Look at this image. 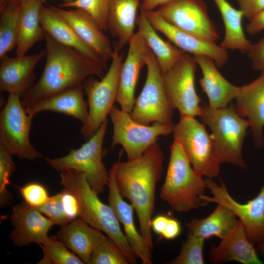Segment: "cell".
<instances>
[{
	"instance_id": "1",
	"label": "cell",
	"mask_w": 264,
	"mask_h": 264,
	"mask_svg": "<svg viewBox=\"0 0 264 264\" xmlns=\"http://www.w3.org/2000/svg\"><path fill=\"white\" fill-rule=\"evenodd\" d=\"M163 153L156 142L139 158L113 164L118 191L136 212L139 232L153 248L152 217L155 207L156 185L161 177Z\"/></svg>"
},
{
	"instance_id": "2",
	"label": "cell",
	"mask_w": 264,
	"mask_h": 264,
	"mask_svg": "<svg viewBox=\"0 0 264 264\" xmlns=\"http://www.w3.org/2000/svg\"><path fill=\"white\" fill-rule=\"evenodd\" d=\"M46 62L39 80L21 97L22 106L75 85L91 76L100 78L104 67L75 49L56 42L45 32Z\"/></svg>"
},
{
	"instance_id": "3",
	"label": "cell",
	"mask_w": 264,
	"mask_h": 264,
	"mask_svg": "<svg viewBox=\"0 0 264 264\" xmlns=\"http://www.w3.org/2000/svg\"><path fill=\"white\" fill-rule=\"evenodd\" d=\"M60 172V183L77 199L79 217L111 238L124 253L130 264L136 263L137 257L122 232L114 212L109 204L100 200L85 176L72 169H65Z\"/></svg>"
},
{
	"instance_id": "4",
	"label": "cell",
	"mask_w": 264,
	"mask_h": 264,
	"mask_svg": "<svg viewBox=\"0 0 264 264\" xmlns=\"http://www.w3.org/2000/svg\"><path fill=\"white\" fill-rule=\"evenodd\" d=\"M170 152L160 198L177 212L196 209L203 205L200 197L206 188L205 180L191 167L182 146L176 139H174Z\"/></svg>"
},
{
	"instance_id": "5",
	"label": "cell",
	"mask_w": 264,
	"mask_h": 264,
	"mask_svg": "<svg viewBox=\"0 0 264 264\" xmlns=\"http://www.w3.org/2000/svg\"><path fill=\"white\" fill-rule=\"evenodd\" d=\"M202 122L210 129L216 156L221 163L227 162L245 169L242 148L248 120L240 116L232 105L221 108L202 106Z\"/></svg>"
},
{
	"instance_id": "6",
	"label": "cell",
	"mask_w": 264,
	"mask_h": 264,
	"mask_svg": "<svg viewBox=\"0 0 264 264\" xmlns=\"http://www.w3.org/2000/svg\"><path fill=\"white\" fill-rule=\"evenodd\" d=\"M123 59V54L114 46L111 64L101 80H98L91 76L82 83L88 108V119L81 129L86 141L96 133L114 106Z\"/></svg>"
},
{
	"instance_id": "7",
	"label": "cell",
	"mask_w": 264,
	"mask_h": 264,
	"mask_svg": "<svg viewBox=\"0 0 264 264\" xmlns=\"http://www.w3.org/2000/svg\"><path fill=\"white\" fill-rule=\"evenodd\" d=\"M108 124L107 118L96 133L79 148L70 149L67 155L61 157H45V160L58 172L72 169L83 173L97 194L103 193L109 179V172L102 161V146Z\"/></svg>"
},
{
	"instance_id": "8",
	"label": "cell",
	"mask_w": 264,
	"mask_h": 264,
	"mask_svg": "<svg viewBox=\"0 0 264 264\" xmlns=\"http://www.w3.org/2000/svg\"><path fill=\"white\" fill-rule=\"evenodd\" d=\"M146 66L145 83L130 113L131 116L137 123L145 125H149L151 123L173 124L174 109L167 97L162 73L150 49L147 56Z\"/></svg>"
},
{
	"instance_id": "9",
	"label": "cell",
	"mask_w": 264,
	"mask_h": 264,
	"mask_svg": "<svg viewBox=\"0 0 264 264\" xmlns=\"http://www.w3.org/2000/svg\"><path fill=\"white\" fill-rule=\"evenodd\" d=\"M173 133L174 139L180 143L193 168L200 176L212 179L219 175L220 163L211 135L204 124L195 117L181 116L174 125Z\"/></svg>"
},
{
	"instance_id": "10",
	"label": "cell",
	"mask_w": 264,
	"mask_h": 264,
	"mask_svg": "<svg viewBox=\"0 0 264 264\" xmlns=\"http://www.w3.org/2000/svg\"><path fill=\"white\" fill-rule=\"evenodd\" d=\"M109 115L113 125L112 148L116 145H121L126 153L128 160L142 156L157 142L159 136L173 132L174 124H141L134 121L130 113L115 106Z\"/></svg>"
},
{
	"instance_id": "11",
	"label": "cell",
	"mask_w": 264,
	"mask_h": 264,
	"mask_svg": "<svg viewBox=\"0 0 264 264\" xmlns=\"http://www.w3.org/2000/svg\"><path fill=\"white\" fill-rule=\"evenodd\" d=\"M33 117L26 113L20 95L9 93L0 113V143L20 159L33 160L43 156L29 140Z\"/></svg>"
},
{
	"instance_id": "12",
	"label": "cell",
	"mask_w": 264,
	"mask_h": 264,
	"mask_svg": "<svg viewBox=\"0 0 264 264\" xmlns=\"http://www.w3.org/2000/svg\"><path fill=\"white\" fill-rule=\"evenodd\" d=\"M197 65L193 57L186 53L169 71L162 74L165 90L174 109L181 116H200L202 106L195 84Z\"/></svg>"
},
{
	"instance_id": "13",
	"label": "cell",
	"mask_w": 264,
	"mask_h": 264,
	"mask_svg": "<svg viewBox=\"0 0 264 264\" xmlns=\"http://www.w3.org/2000/svg\"><path fill=\"white\" fill-rule=\"evenodd\" d=\"M154 10L181 30L211 42L216 43L219 38L203 0H172Z\"/></svg>"
},
{
	"instance_id": "14",
	"label": "cell",
	"mask_w": 264,
	"mask_h": 264,
	"mask_svg": "<svg viewBox=\"0 0 264 264\" xmlns=\"http://www.w3.org/2000/svg\"><path fill=\"white\" fill-rule=\"evenodd\" d=\"M206 188L212 195H203L200 200L223 205L230 209L242 222L247 238L253 244L264 240V185L257 196L245 203L236 201L229 194L225 184L221 180L218 185L211 178L205 179Z\"/></svg>"
},
{
	"instance_id": "15",
	"label": "cell",
	"mask_w": 264,
	"mask_h": 264,
	"mask_svg": "<svg viewBox=\"0 0 264 264\" xmlns=\"http://www.w3.org/2000/svg\"><path fill=\"white\" fill-rule=\"evenodd\" d=\"M144 12L154 29L164 34L176 46L185 52L193 55L208 56L214 61L217 67H221L227 62L228 52L220 45L173 26L166 22L154 10Z\"/></svg>"
},
{
	"instance_id": "16",
	"label": "cell",
	"mask_w": 264,
	"mask_h": 264,
	"mask_svg": "<svg viewBox=\"0 0 264 264\" xmlns=\"http://www.w3.org/2000/svg\"><path fill=\"white\" fill-rule=\"evenodd\" d=\"M128 44V54L120 70L116 102L121 109L130 113L136 100L134 92L140 72L146 65L150 49L138 31L133 35Z\"/></svg>"
},
{
	"instance_id": "17",
	"label": "cell",
	"mask_w": 264,
	"mask_h": 264,
	"mask_svg": "<svg viewBox=\"0 0 264 264\" xmlns=\"http://www.w3.org/2000/svg\"><path fill=\"white\" fill-rule=\"evenodd\" d=\"M14 229L10 234L14 246L22 247L31 243L39 245L48 237L53 222L35 208L26 204L13 206L10 216Z\"/></svg>"
},
{
	"instance_id": "18",
	"label": "cell",
	"mask_w": 264,
	"mask_h": 264,
	"mask_svg": "<svg viewBox=\"0 0 264 264\" xmlns=\"http://www.w3.org/2000/svg\"><path fill=\"white\" fill-rule=\"evenodd\" d=\"M46 53L44 49L22 57L6 55L0 58V91L17 94L21 97L35 84V67Z\"/></svg>"
},
{
	"instance_id": "19",
	"label": "cell",
	"mask_w": 264,
	"mask_h": 264,
	"mask_svg": "<svg viewBox=\"0 0 264 264\" xmlns=\"http://www.w3.org/2000/svg\"><path fill=\"white\" fill-rule=\"evenodd\" d=\"M109 193V205L114 212L119 222L124 227L125 236L133 253L144 264H152V249L135 227L134 208L123 199L117 189L113 164L109 171V179L107 185Z\"/></svg>"
},
{
	"instance_id": "20",
	"label": "cell",
	"mask_w": 264,
	"mask_h": 264,
	"mask_svg": "<svg viewBox=\"0 0 264 264\" xmlns=\"http://www.w3.org/2000/svg\"><path fill=\"white\" fill-rule=\"evenodd\" d=\"M235 107L238 114L246 117L251 128L255 145H264V73L251 83L240 87Z\"/></svg>"
},
{
	"instance_id": "21",
	"label": "cell",
	"mask_w": 264,
	"mask_h": 264,
	"mask_svg": "<svg viewBox=\"0 0 264 264\" xmlns=\"http://www.w3.org/2000/svg\"><path fill=\"white\" fill-rule=\"evenodd\" d=\"M253 245L247 237L242 222L239 220L219 245L212 246L209 261L214 264L231 261L242 264H263Z\"/></svg>"
},
{
	"instance_id": "22",
	"label": "cell",
	"mask_w": 264,
	"mask_h": 264,
	"mask_svg": "<svg viewBox=\"0 0 264 264\" xmlns=\"http://www.w3.org/2000/svg\"><path fill=\"white\" fill-rule=\"evenodd\" d=\"M84 94L82 84H79L39 99L24 109L26 113L33 117L40 111H51L73 117L83 124L88 115Z\"/></svg>"
},
{
	"instance_id": "23",
	"label": "cell",
	"mask_w": 264,
	"mask_h": 264,
	"mask_svg": "<svg viewBox=\"0 0 264 264\" xmlns=\"http://www.w3.org/2000/svg\"><path fill=\"white\" fill-rule=\"evenodd\" d=\"M54 7L70 24L81 40L99 54L106 66L108 61L113 56L114 48L110 39L103 33L92 16L79 8L66 10Z\"/></svg>"
},
{
	"instance_id": "24",
	"label": "cell",
	"mask_w": 264,
	"mask_h": 264,
	"mask_svg": "<svg viewBox=\"0 0 264 264\" xmlns=\"http://www.w3.org/2000/svg\"><path fill=\"white\" fill-rule=\"evenodd\" d=\"M39 18L44 31L56 42L77 51L88 59L103 66L101 58L91 47L84 42L70 24L55 9L54 6L43 5L41 7Z\"/></svg>"
},
{
	"instance_id": "25",
	"label": "cell",
	"mask_w": 264,
	"mask_h": 264,
	"mask_svg": "<svg viewBox=\"0 0 264 264\" xmlns=\"http://www.w3.org/2000/svg\"><path fill=\"white\" fill-rule=\"evenodd\" d=\"M193 57L202 72V76L199 82L208 97V106L213 108L227 107L236 99L240 87L231 84L224 78L211 58L201 55H193Z\"/></svg>"
},
{
	"instance_id": "26",
	"label": "cell",
	"mask_w": 264,
	"mask_h": 264,
	"mask_svg": "<svg viewBox=\"0 0 264 264\" xmlns=\"http://www.w3.org/2000/svg\"><path fill=\"white\" fill-rule=\"evenodd\" d=\"M57 237L85 264H89L93 251L108 237L78 217L61 226Z\"/></svg>"
},
{
	"instance_id": "27",
	"label": "cell",
	"mask_w": 264,
	"mask_h": 264,
	"mask_svg": "<svg viewBox=\"0 0 264 264\" xmlns=\"http://www.w3.org/2000/svg\"><path fill=\"white\" fill-rule=\"evenodd\" d=\"M142 0H110L106 20L107 30L117 39L119 51L128 44L134 34L137 12Z\"/></svg>"
},
{
	"instance_id": "28",
	"label": "cell",
	"mask_w": 264,
	"mask_h": 264,
	"mask_svg": "<svg viewBox=\"0 0 264 264\" xmlns=\"http://www.w3.org/2000/svg\"><path fill=\"white\" fill-rule=\"evenodd\" d=\"M42 3L41 0H30L21 3L15 51L18 57L25 55L36 43L45 37V31L39 18Z\"/></svg>"
},
{
	"instance_id": "29",
	"label": "cell",
	"mask_w": 264,
	"mask_h": 264,
	"mask_svg": "<svg viewBox=\"0 0 264 264\" xmlns=\"http://www.w3.org/2000/svg\"><path fill=\"white\" fill-rule=\"evenodd\" d=\"M136 24L148 47L154 55L163 73L170 70L186 53L162 39L148 20L145 12L140 8Z\"/></svg>"
},
{
	"instance_id": "30",
	"label": "cell",
	"mask_w": 264,
	"mask_h": 264,
	"mask_svg": "<svg viewBox=\"0 0 264 264\" xmlns=\"http://www.w3.org/2000/svg\"><path fill=\"white\" fill-rule=\"evenodd\" d=\"M213 212L205 218L193 219L186 225L190 233L205 240L216 237L222 240L236 225V216L225 206L217 204Z\"/></svg>"
},
{
	"instance_id": "31",
	"label": "cell",
	"mask_w": 264,
	"mask_h": 264,
	"mask_svg": "<svg viewBox=\"0 0 264 264\" xmlns=\"http://www.w3.org/2000/svg\"><path fill=\"white\" fill-rule=\"evenodd\" d=\"M223 21L225 34L220 45L224 49L247 52L252 44L246 38L242 24L243 15L227 0H213Z\"/></svg>"
},
{
	"instance_id": "32",
	"label": "cell",
	"mask_w": 264,
	"mask_h": 264,
	"mask_svg": "<svg viewBox=\"0 0 264 264\" xmlns=\"http://www.w3.org/2000/svg\"><path fill=\"white\" fill-rule=\"evenodd\" d=\"M21 3L9 2L0 10V58L16 48Z\"/></svg>"
},
{
	"instance_id": "33",
	"label": "cell",
	"mask_w": 264,
	"mask_h": 264,
	"mask_svg": "<svg viewBox=\"0 0 264 264\" xmlns=\"http://www.w3.org/2000/svg\"><path fill=\"white\" fill-rule=\"evenodd\" d=\"M43 257L39 264H83V260L56 237H48L41 245Z\"/></svg>"
},
{
	"instance_id": "34",
	"label": "cell",
	"mask_w": 264,
	"mask_h": 264,
	"mask_svg": "<svg viewBox=\"0 0 264 264\" xmlns=\"http://www.w3.org/2000/svg\"><path fill=\"white\" fill-rule=\"evenodd\" d=\"M129 262L118 245L110 237L92 252L89 264H128Z\"/></svg>"
},
{
	"instance_id": "35",
	"label": "cell",
	"mask_w": 264,
	"mask_h": 264,
	"mask_svg": "<svg viewBox=\"0 0 264 264\" xmlns=\"http://www.w3.org/2000/svg\"><path fill=\"white\" fill-rule=\"evenodd\" d=\"M205 239L196 237L189 232L182 243L178 256L169 263L171 264H203V247Z\"/></svg>"
},
{
	"instance_id": "36",
	"label": "cell",
	"mask_w": 264,
	"mask_h": 264,
	"mask_svg": "<svg viewBox=\"0 0 264 264\" xmlns=\"http://www.w3.org/2000/svg\"><path fill=\"white\" fill-rule=\"evenodd\" d=\"M11 154L4 146L0 143V204L5 206L13 198L11 193L7 189L10 184V178L16 170V165Z\"/></svg>"
},
{
	"instance_id": "37",
	"label": "cell",
	"mask_w": 264,
	"mask_h": 264,
	"mask_svg": "<svg viewBox=\"0 0 264 264\" xmlns=\"http://www.w3.org/2000/svg\"><path fill=\"white\" fill-rule=\"evenodd\" d=\"M110 0H76L67 4L61 3L60 7H73L89 13L102 31H107L106 20Z\"/></svg>"
},
{
	"instance_id": "38",
	"label": "cell",
	"mask_w": 264,
	"mask_h": 264,
	"mask_svg": "<svg viewBox=\"0 0 264 264\" xmlns=\"http://www.w3.org/2000/svg\"><path fill=\"white\" fill-rule=\"evenodd\" d=\"M54 224L61 226L70 221L64 211L61 192L49 198L42 206L36 208Z\"/></svg>"
},
{
	"instance_id": "39",
	"label": "cell",
	"mask_w": 264,
	"mask_h": 264,
	"mask_svg": "<svg viewBox=\"0 0 264 264\" xmlns=\"http://www.w3.org/2000/svg\"><path fill=\"white\" fill-rule=\"evenodd\" d=\"M18 188L23 202L33 208L42 206L50 197L46 188L38 182H29Z\"/></svg>"
},
{
	"instance_id": "40",
	"label": "cell",
	"mask_w": 264,
	"mask_h": 264,
	"mask_svg": "<svg viewBox=\"0 0 264 264\" xmlns=\"http://www.w3.org/2000/svg\"><path fill=\"white\" fill-rule=\"evenodd\" d=\"M61 193L65 214L70 222L79 217V205L77 199L73 194L65 188Z\"/></svg>"
},
{
	"instance_id": "41",
	"label": "cell",
	"mask_w": 264,
	"mask_h": 264,
	"mask_svg": "<svg viewBox=\"0 0 264 264\" xmlns=\"http://www.w3.org/2000/svg\"><path fill=\"white\" fill-rule=\"evenodd\" d=\"M247 52L253 68L264 73V37L255 44H252Z\"/></svg>"
},
{
	"instance_id": "42",
	"label": "cell",
	"mask_w": 264,
	"mask_h": 264,
	"mask_svg": "<svg viewBox=\"0 0 264 264\" xmlns=\"http://www.w3.org/2000/svg\"><path fill=\"white\" fill-rule=\"evenodd\" d=\"M243 13L249 21L264 10V0H236Z\"/></svg>"
},
{
	"instance_id": "43",
	"label": "cell",
	"mask_w": 264,
	"mask_h": 264,
	"mask_svg": "<svg viewBox=\"0 0 264 264\" xmlns=\"http://www.w3.org/2000/svg\"><path fill=\"white\" fill-rule=\"evenodd\" d=\"M181 226L176 219L169 218L164 231L161 237L167 240L176 238L181 233Z\"/></svg>"
},
{
	"instance_id": "44",
	"label": "cell",
	"mask_w": 264,
	"mask_h": 264,
	"mask_svg": "<svg viewBox=\"0 0 264 264\" xmlns=\"http://www.w3.org/2000/svg\"><path fill=\"white\" fill-rule=\"evenodd\" d=\"M246 29L250 35L256 34L264 30V10L249 21Z\"/></svg>"
},
{
	"instance_id": "45",
	"label": "cell",
	"mask_w": 264,
	"mask_h": 264,
	"mask_svg": "<svg viewBox=\"0 0 264 264\" xmlns=\"http://www.w3.org/2000/svg\"><path fill=\"white\" fill-rule=\"evenodd\" d=\"M169 218L164 215L156 216L152 220L151 229L156 234L161 236L165 229Z\"/></svg>"
},
{
	"instance_id": "46",
	"label": "cell",
	"mask_w": 264,
	"mask_h": 264,
	"mask_svg": "<svg viewBox=\"0 0 264 264\" xmlns=\"http://www.w3.org/2000/svg\"><path fill=\"white\" fill-rule=\"evenodd\" d=\"M171 0H142L140 8L145 11L154 10Z\"/></svg>"
},
{
	"instance_id": "47",
	"label": "cell",
	"mask_w": 264,
	"mask_h": 264,
	"mask_svg": "<svg viewBox=\"0 0 264 264\" xmlns=\"http://www.w3.org/2000/svg\"><path fill=\"white\" fill-rule=\"evenodd\" d=\"M256 249L258 255L264 258V240L257 244Z\"/></svg>"
},
{
	"instance_id": "48",
	"label": "cell",
	"mask_w": 264,
	"mask_h": 264,
	"mask_svg": "<svg viewBox=\"0 0 264 264\" xmlns=\"http://www.w3.org/2000/svg\"><path fill=\"white\" fill-rule=\"evenodd\" d=\"M8 2L9 0H0V10H1Z\"/></svg>"
},
{
	"instance_id": "49",
	"label": "cell",
	"mask_w": 264,
	"mask_h": 264,
	"mask_svg": "<svg viewBox=\"0 0 264 264\" xmlns=\"http://www.w3.org/2000/svg\"><path fill=\"white\" fill-rule=\"evenodd\" d=\"M30 0H9V2H14L19 3H22V2L30 1Z\"/></svg>"
},
{
	"instance_id": "50",
	"label": "cell",
	"mask_w": 264,
	"mask_h": 264,
	"mask_svg": "<svg viewBox=\"0 0 264 264\" xmlns=\"http://www.w3.org/2000/svg\"><path fill=\"white\" fill-rule=\"evenodd\" d=\"M42 2H45L47 0H41ZM63 1V4H67L74 1L76 0H62Z\"/></svg>"
}]
</instances>
